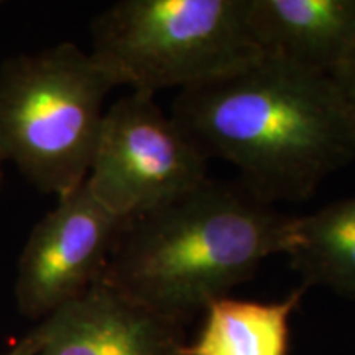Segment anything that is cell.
I'll list each match as a JSON object with an SVG mask.
<instances>
[{
	"label": "cell",
	"mask_w": 355,
	"mask_h": 355,
	"mask_svg": "<svg viewBox=\"0 0 355 355\" xmlns=\"http://www.w3.org/2000/svg\"><path fill=\"white\" fill-rule=\"evenodd\" d=\"M296 217L242 184L207 178L184 196L123 222L102 282L159 316L184 324L288 254Z\"/></svg>",
	"instance_id": "2"
},
{
	"label": "cell",
	"mask_w": 355,
	"mask_h": 355,
	"mask_svg": "<svg viewBox=\"0 0 355 355\" xmlns=\"http://www.w3.org/2000/svg\"><path fill=\"white\" fill-rule=\"evenodd\" d=\"M286 255L303 286L329 288L343 298L355 300V198L296 217Z\"/></svg>",
	"instance_id": "10"
},
{
	"label": "cell",
	"mask_w": 355,
	"mask_h": 355,
	"mask_svg": "<svg viewBox=\"0 0 355 355\" xmlns=\"http://www.w3.org/2000/svg\"><path fill=\"white\" fill-rule=\"evenodd\" d=\"M331 78L336 83V86L339 87L340 94H343L355 122V56L349 63H345L343 68L337 69Z\"/></svg>",
	"instance_id": "11"
},
{
	"label": "cell",
	"mask_w": 355,
	"mask_h": 355,
	"mask_svg": "<svg viewBox=\"0 0 355 355\" xmlns=\"http://www.w3.org/2000/svg\"><path fill=\"white\" fill-rule=\"evenodd\" d=\"M308 288L301 285L273 303L222 296L202 311L198 336L180 355H288L290 319Z\"/></svg>",
	"instance_id": "9"
},
{
	"label": "cell",
	"mask_w": 355,
	"mask_h": 355,
	"mask_svg": "<svg viewBox=\"0 0 355 355\" xmlns=\"http://www.w3.org/2000/svg\"><path fill=\"white\" fill-rule=\"evenodd\" d=\"M0 6H2V2H0Z\"/></svg>",
	"instance_id": "14"
},
{
	"label": "cell",
	"mask_w": 355,
	"mask_h": 355,
	"mask_svg": "<svg viewBox=\"0 0 355 355\" xmlns=\"http://www.w3.org/2000/svg\"><path fill=\"white\" fill-rule=\"evenodd\" d=\"M115 86L74 43L0 66V162L35 188L63 198L84 184Z\"/></svg>",
	"instance_id": "3"
},
{
	"label": "cell",
	"mask_w": 355,
	"mask_h": 355,
	"mask_svg": "<svg viewBox=\"0 0 355 355\" xmlns=\"http://www.w3.org/2000/svg\"><path fill=\"white\" fill-rule=\"evenodd\" d=\"M35 355H180L184 326L159 316L105 282L38 324Z\"/></svg>",
	"instance_id": "7"
},
{
	"label": "cell",
	"mask_w": 355,
	"mask_h": 355,
	"mask_svg": "<svg viewBox=\"0 0 355 355\" xmlns=\"http://www.w3.org/2000/svg\"><path fill=\"white\" fill-rule=\"evenodd\" d=\"M171 119L257 199L300 202L355 157V122L331 76L277 58L178 92Z\"/></svg>",
	"instance_id": "1"
},
{
	"label": "cell",
	"mask_w": 355,
	"mask_h": 355,
	"mask_svg": "<svg viewBox=\"0 0 355 355\" xmlns=\"http://www.w3.org/2000/svg\"><path fill=\"white\" fill-rule=\"evenodd\" d=\"M207 162L155 96L132 91L105 110L84 183L102 206L127 220L202 184Z\"/></svg>",
	"instance_id": "5"
},
{
	"label": "cell",
	"mask_w": 355,
	"mask_h": 355,
	"mask_svg": "<svg viewBox=\"0 0 355 355\" xmlns=\"http://www.w3.org/2000/svg\"><path fill=\"white\" fill-rule=\"evenodd\" d=\"M40 345H42V331L37 326L2 355H35L38 352Z\"/></svg>",
	"instance_id": "12"
},
{
	"label": "cell",
	"mask_w": 355,
	"mask_h": 355,
	"mask_svg": "<svg viewBox=\"0 0 355 355\" xmlns=\"http://www.w3.org/2000/svg\"><path fill=\"white\" fill-rule=\"evenodd\" d=\"M123 222L86 183L58 198L20 255L15 282L20 313L42 321L101 282Z\"/></svg>",
	"instance_id": "6"
},
{
	"label": "cell",
	"mask_w": 355,
	"mask_h": 355,
	"mask_svg": "<svg viewBox=\"0 0 355 355\" xmlns=\"http://www.w3.org/2000/svg\"><path fill=\"white\" fill-rule=\"evenodd\" d=\"M89 55L114 86L155 96L260 60L247 0H122L91 25Z\"/></svg>",
	"instance_id": "4"
},
{
	"label": "cell",
	"mask_w": 355,
	"mask_h": 355,
	"mask_svg": "<svg viewBox=\"0 0 355 355\" xmlns=\"http://www.w3.org/2000/svg\"><path fill=\"white\" fill-rule=\"evenodd\" d=\"M6 165H3L2 162H0V189H2V186H3V178H6Z\"/></svg>",
	"instance_id": "13"
},
{
	"label": "cell",
	"mask_w": 355,
	"mask_h": 355,
	"mask_svg": "<svg viewBox=\"0 0 355 355\" xmlns=\"http://www.w3.org/2000/svg\"><path fill=\"white\" fill-rule=\"evenodd\" d=\"M263 56L332 76L355 56V0H247Z\"/></svg>",
	"instance_id": "8"
}]
</instances>
